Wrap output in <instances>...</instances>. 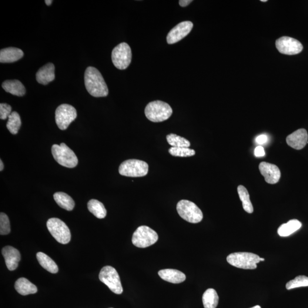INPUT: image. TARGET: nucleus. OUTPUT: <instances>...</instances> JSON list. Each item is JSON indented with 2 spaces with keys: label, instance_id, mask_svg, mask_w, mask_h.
Wrapping results in <instances>:
<instances>
[{
  "label": "nucleus",
  "instance_id": "nucleus-35",
  "mask_svg": "<svg viewBox=\"0 0 308 308\" xmlns=\"http://www.w3.org/2000/svg\"><path fill=\"white\" fill-rule=\"evenodd\" d=\"M268 136L266 135H260L256 138V142L259 145H264L268 141Z\"/></svg>",
  "mask_w": 308,
  "mask_h": 308
},
{
  "label": "nucleus",
  "instance_id": "nucleus-8",
  "mask_svg": "<svg viewBox=\"0 0 308 308\" xmlns=\"http://www.w3.org/2000/svg\"><path fill=\"white\" fill-rule=\"evenodd\" d=\"M47 228L54 238L59 243L66 244L71 240V233L66 224L58 218H51L47 222Z\"/></svg>",
  "mask_w": 308,
  "mask_h": 308
},
{
  "label": "nucleus",
  "instance_id": "nucleus-4",
  "mask_svg": "<svg viewBox=\"0 0 308 308\" xmlns=\"http://www.w3.org/2000/svg\"><path fill=\"white\" fill-rule=\"evenodd\" d=\"M52 153L57 162L62 166L74 168L78 165V160L75 153L65 143L53 145Z\"/></svg>",
  "mask_w": 308,
  "mask_h": 308
},
{
  "label": "nucleus",
  "instance_id": "nucleus-34",
  "mask_svg": "<svg viewBox=\"0 0 308 308\" xmlns=\"http://www.w3.org/2000/svg\"><path fill=\"white\" fill-rule=\"evenodd\" d=\"M265 155V151H264L263 147L259 146L256 147L255 150H254V155L256 157H263Z\"/></svg>",
  "mask_w": 308,
  "mask_h": 308
},
{
  "label": "nucleus",
  "instance_id": "nucleus-23",
  "mask_svg": "<svg viewBox=\"0 0 308 308\" xmlns=\"http://www.w3.org/2000/svg\"><path fill=\"white\" fill-rule=\"evenodd\" d=\"M37 259L40 265L43 269L52 273H57L58 272V267L56 263L49 256L43 252L37 253Z\"/></svg>",
  "mask_w": 308,
  "mask_h": 308
},
{
  "label": "nucleus",
  "instance_id": "nucleus-2",
  "mask_svg": "<svg viewBox=\"0 0 308 308\" xmlns=\"http://www.w3.org/2000/svg\"><path fill=\"white\" fill-rule=\"evenodd\" d=\"M147 118L153 122H161L168 119L173 115L171 106L161 100L151 102L145 110Z\"/></svg>",
  "mask_w": 308,
  "mask_h": 308
},
{
  "label": "nucleus",
  "instance_id": "nucleus-14",
  "mask_svg": "<svg viewBox=\"0 0 308 308\" xmlns=\"http://www.w3.org/2000/svg\"><path fill=\"white\" fill-rule=\"evenodd\" d=\"M259 169L267 183L274 185L279 182L281 173L279 167L277 166L263 162L260 163Z\"/></svg>",
  "mask_w": 308,
  "mask_h": 308
},
{
  "label": "nucleus",
  "instance_id": "nucleus-31",
  "mask_svg": "<svg viewBox=\"0 0 308 308\" xmlns=\"http://www.w3.org/2000/svg\"><path fill=\"white\" fill-rule=\"evenodd\" d=\"M304 287H308V277L303 275L297 276L286 284V289L288 290Z\"/></svg>",
  "mask_w": 308,
  "mask_h": 308
},
{
  "label": "nucleus",
  "instance_id": "nucleus-27",
  "mask_svg": "<svg viewBox=\"0 0 308 308\" xmlns=\"http://www.w3.org/2000/svg\"><path fill=\"white\" fill-rule=\"evenodd\" d=\"M237 192L240 200L242 202L244 210L248 213H252L253 212V207L250 202V194L246 187L242 185L239 186L237 187Z\"/></svg>",
  "mask_w": 308,
  "mask_h": 308
},
{
  "label": "nucleus",
  "instance_id": "nucleus-9",
  "mask_svg": "<svg viewBox=\"0 0 308 308\" xmlns=\"http://www.w3.org/2000/svg\"><path fill=\"white\" fill-rule=\"evenodd\" d=\"M99 279L106 284L113 292L120 294L123 292L121 281L118 272L111 266H105L100 270Z\"/></svg>",
  "mask_w": 308,
  "mask_h": 308
},
{
  "label": "nucleus",
  "instance_id": "nucleus-38",
  "mask_svg": "<svg viewBox=\"0 0 308 308\" xmlns=\"http://www.w3.org/2000/svg\"><path fill=\"white\" fill-rule=\"evenodd\" d=\"M45 2L47 5L50 6L52 4L53 1L52 0H45Z\"/></svg>",
  "mask_w": 308,
  "mask_h": 308
},
{
  "label": "nucleus",
  "instance_id": "nucleus-18",
  "mask_svg": "<svg viewBox=\"0 0 308 308\" xmlns=\"http://www.w3.org/2000/svg\"><path fill=\"white\" fill-rule=\"evenodd\" d=\"M23 56L22 50L13 47L2 49L0 51L1 63H12L19 61Z\"/></svg>",
  "mask_w": 308,
  "mask_h": 308
},
{
  "label": "nucleus",
  "instance_id": "nucleus-41",
  "mask_svg": "<svg viewBox=\"0 0 308 308\" xmlns=\"http://www.w3.org/2000/svg\"><path fill=\"white\" fill-rule=\"evenodd\" d=\"M261 1H262V2H267V0H261Z\"/></svg>",
  "mask_w": 308,
  "mask_h": 308
},
{
  "label": "nucleus",
  "instance_id": "nucleus-6",
  "mask_svg": "<svg viewBox=\"0 0 308 308\" xmlns=\"http://www.w3.org/2000/svg\"><path fill=\"white\" fill-rule=\"evenodd\" d=\"M148 172V164L138 159L125 160L119 167L120 175L127 177H143L146 176Z\"/></svg>",
  "mask_w": 308,
  "mask_h": 308
},
{
  "label": "nucleus",
  "instance_id": "nucleus-40",
  "mask_svg": "<svg viewBox=\"0 0 308 308\" xmlns=\"http://www.w3.org/2000/svg\"><path fill=\"white\" fill-rule=\"evenodd\" d=\"M260 262H264V260H265V259H263V258H261L260 257Z\"/></svg>",
  "mask_w": 308,
  "mask_h": 308
},
{
  "label": "nucleus",
  "instance_id": "nucleus-16",
  "mask_svg": "<svg viewBox=\"0 0 308 308\" xmlns=\"http://www.w3.org/2000/svg\"><path fill=\"white\" fill-rule=\"evenodd\" d=\"M2 254L8 269L9 270H16L21 260V254L19 251L12 246H6L3 248Z\"/></svg>",
  "mask_w": 308,
  "mask_h": 308
},
{
  "label": "nucleus",
  "instance_id": "nucleus-39",
  "mask_svg": "<svg viewBox=\"0 0 308 308\" xmlns=\"http://www.w3.org/2000/svg\"><path fill=\"white\" fill-rule=\"evenodd\" d=\"M250 308H261L260 306H256Z\"/></svg>",
  "mask_w": 308,
  "mask_h": 308
},
{
  "label": "nucleus",
  "instance_id": "nucleus-24",
  "mask_svg": "<svg viewBox=\"0 0 308 308\" xmlns=\"http://www.w3.org/2000/svg\"><path fill=\"white\" fill-rule=\"evenodd\" d=\"M54 199L59 207L67 211H72L75 206V201L66 193L56 192L54 194Z\"/></svg>",
  "mask_w": 308,
  "mask_h": 308
},
{
  "label": "nucleus",
  "instance_id": "nucleus-12",
  "mask_svg": "<svg viewBox=\"0 0 308 308\" xmlns=\"http://www.w3.org/2000/svg\"><path fill=\"white\" fill-rule=\"evenodd\" d=\"M276 48L281 54L295 55L302 52L303 46L296 39L282 37L276 41Z\"/></svg>",
  "mask_w": 308,
  "mask_h": 308
},
{
  "label": "nucleus",
  "instance_id": "nucleus-15",
  "mask_svg": "<svg viewBox=\"0 0 308 308\" xmlns=\"http://www.w3.org/2000/svg\"><path fill=\"white\" fill-rule=\"evenodd\" d=\"M308 139L307 130L301 129L296 130L287 137L286 142L290 147L296 150H301L306 146Z\"/></svg>",
  "mask_w": 308,
  "mask_h": 308
},
{
  "label": "nucleus",
  "instance_id": "nucleus-32",
  "mask_svg": "<svg viewBox=\"0 0 308 308\" xmlns=\"http://www.w3.org/2000/svg\"><path fill=\"white\" fill-rule=\"evenodd\" d=\"M11 232V226L9 217L5 213L0 214V234L1 235H8Z\"/></svg>",
  "mask_w": 308,
  "mask_h": 308
},
{
  "label": "nucleus",
  "instance_id": "nucleus-1",
  "mask_svg": "<svg viewBox=\"0 0 308 308\" xmlns=\"http://www.w3.org/2000/svg\"><path fill=\"white\" fill-rule=\"evenodd\" d=\"M85 85L90 95L95 97H105L109 95L108 86L98 70L89 66L85 73Z\"/></svg>",
  "mask_w": 308,
  "mask_h": 308
},
{
  "label": "nucleus",
  "instance_id": "nucleus-11",
  "mask_svg": "<svg viewBox=\"0 0 308 308\" xmlns=\"http://www.w3.org/2000/svg\"><path fill=\"white\" fill-rule=\"evenodd\" d=\"M77 116V111L73 106L68 104H62L58 107L56 111V122L58 128L65 130Z\"/></svg>",
  "mask_w": 308,
  "mask_h": 308
},
{
  "label": "nucleus",
  "instance_id": "nucleus-21",
  "mask_svg": "<svg viewBox=\"0 0 308 308\" xmlns=\"http://www.w3.org/2000/svg\"><path fill=\"white\" fill-rule=\"evenodd\" d=\"M15 287L17 292L22 296L38 292V288L24 277L19 278L17 280Z\"/></svg>",
  "mask_w": 308,
  "mask_h": 308
},
{
  "label": "nucleus",
  "instance_id": "nucleus-20",
  "mask_svg": "<svg viewBox=\"0 0 308 308\" xmlns=\"http://www.w3.org/2000/svg\"><path fill=\"white\" fill-rule=\"evenodd\" d=\"M2 87L5 92L12 95L22 96L25 95V86L19 80H7L2 83Z\"/></svg>",
  "mask_w": 308,
  "mask_h": 308
},
{
  "label": "nucleus",
  "instance_id": "nucleus-22",
  "mask_svg": "<svg viewBox=\"0 0 308 308\" xmlns=\"http://www.w3.org/2000/svg\"><path fill=\"white\" fill-rule=\"evenodd\" d=\"M302 226L300 221L296 219L290 220L289 222L283 224L277 230L278 234L281 237H287L292 235L299 230Z\"/></svg>",
  "mask_w": 308,
  "mask_h": 308
},
{
  "label": "nucleus",
  "instance_id": "nucleus-17",
  "mask_svg": "<svg viewBox=\"0 0 308 308\" xmlns=\"http://www.w3.org/2000/svg\"><path fill=\"white\" fill-rule=\"evenodd\" d=\"M55 67L52 63H47L36 73V79L40 84L48 85L55 79Z\"/></svg>",
  "mask_w": 308,
  "mask_h": 308
},
{
  "label": "nucleus",
  "instance_id": "nucleus-36",
  "mask_svg": "<svg viewBox=\"0 0 308 308\" xmlns=\"http://www.w3.org/2000/svg\"><path fill=\"white\" fill-rule=\"evenodd\" d=\"M192 0H180L179 1V5L182 7H186L187 5H189L191 2H192Z\"/></svg>",
  "mask_w": 308,
  "mask_h": 308
},
{
  "label": "nucleus",
  "instance_id": "nucleus-26",
  "mask_svg": "<svg viewBox=\"0 0 308 308\" xmlns=\"http://www.w3.org/2000/svg\"><path fill=\"white\" fill-rule=\"evenodd\" d=\"M88 210L97 218L103 219L106 216L107 211L104 205L99 201L92 199L88 204Z\"/></svg>",
  "mask_w": 308,
  "mask_h": 308
},
{
  "label": "nucleus",
  "instance_id": "nucleus-3",
  "mask_svg": "<svg viewBox=\"0 0 308 308\" xmlns=\"http://www.w3.org/2000/svg\"><path fill=\"white\" fill-rule=\"evenodd\" d=\"M260 257L250 252H235L229 254L227 262L231 266L243 270H254L260 262Z\"/></svg>",
  "mask_w": 308,
  "mask_h": 308
},
{
  "label": "nucleus",
  "instance_id": "nucleus-29",
  "mask_svg": "<svg viewBox=\"0 0 308 308\" xmlns=\"http://www.w3.org/2000/svg\"><path fill=\"white\" fill-rule=\"evenodd\" d=\"M167 142L172 147H187L189 148L191 143L188 140L183 137L174 135V134H170L166 136Z\"/></svg>",
  "mask_w": 308,
  "mask_h": 308
},
{
  "label": "nucleus",
  "instance_id": "nucleus-33",
  "mask_svg": "<svg viewBox=\"0 0 308 308\" xmlns=\"http://www.w3.org/2000/svg\"><path fill=\"white\" fill-rule=\"evenodd\" d=\"M12 107L6 103L0 104V118L5 120L12 114Z\"/></svg>",
  "mask_w": 308,
  "mask_h": 308
},
{
  "label": "nucleus",
  "instance_id": "nucleus-30",
  "mask_svg": "<svg viewBox=\"0 0 308 308\" xmlns=\"http://www.w3.org/2000/svg\"><path fill=\"white\" fill-rule=\"evenodd\" d=\"M169 153L173 156L189 157L195 155V150L187 147H171Z\"/></svg>",
  "mask_w": 308,
  "mask_h": 308
},
{
  "label": "nucleus",
  "instance_id": "nucleus-7",
  "mask_svg": "<svg viewBox=\"0 0 308 308\" xmlns=\"http://www.w3.org/2000/svg\"><path fill=\"white\" fill-rule=\"evenodd\" d=\"M158 238V234L155 231L149 227L142 226L139 227L134 233L132 242L136 247L144 249L153 245Z\"/></svg>",
  "mask_w": 308,
  "mask_h": 308
},
{
  "label": "nucleus",
  "instance_id": "nucleus-19",
  "mask_svg": "<svg viewBox=\"0 0 308 308\" xmlns=\"http://www.w3.org/2000/svg\"><path fill=\"white\" fill-rule=\"evenodd\" d=\"M158 274L163 280L173 284L181 283L186 279L185 273L176 270L166 269L160 270L159 271Z\"/></svg>",
  "mask_w": 308,
  "mask_h": 308
},
{
  "label": "nucleus",
  "instance_id": "nucleus-13",
  "mask_svg": "<svg viewBox=\"0 0 308 308\" xmlns=\"http://www.w3.org/2000/svg\"><path fill=\"white\" fill-rule=\"evenodd\" d=\"M193 28L191 21H183L179 23L171 30L167 36V42L169 44L178 42L189 34Z\"/></svg>",
  "mask_w": 308,
  "mask_h": 308
},
{
  "label": "nucleus",
  "instance_id": "nucleus-5",
  "mask_svg": "<svg viewBox=\"0 0 308 308\" xmlns=\"http://www.w3.org/2000/svg\"><path fill=\"white\" fill-rule=\"evenodd\" d=\"M176 210L182 219L191 223H198L202 220V211L191 201L182 200L177 204Z\"/></svg>",
  "mask_w": 308,
  "mask_h": 308
},
{
  "label": "nucleus",
  "instance_id": "nucleus-10",
  "mask_svg": "<svg viewBox=\"0 0 308 308\" xmlns=\"http://www.w3.org/2000/svg\"><path fill=\"white\" fill-rule=\"evenodd\" d=\"M132 58V50L126 42L120 43L113 49L112 59L114 65L119 70L128 68Z\"/></svg>",
  "mask_w": 308,
  "mask_h": 308
},
{
  "label": "nucleus",
  "instance_id": "nucleus-28",
  "mask_svg": "<svg viewBox=\"0 0 308 308\" xmlns=\"http://www.w3.org/2000/svg\"><path fill=\"white\" fill-rule=\"evenodd\" d=\"M21 126V120L18 113L16 112H12L9 116L8 122L6 124V127H7L9 131L12 135H16L18 133Z\"/></svg>",
  "mask_w": 308,
  "mask_h": 308
},
{
  "label": "nucleus",
  "instance_id": "nucleus-37",
  "mask_svg": "<svg viewBox=\"0 0 308 308\" xmlns=\"http://www.w3.org/2000/svg\"><path fill=\"white\" fill-rule=\"evenodd\" d=\"M4 163H3L2 160H0V171L1 172L4 169Z\"/></svg>",
  "mask_w": 308,
  "mask_h": 308
},
{
  "label": "nucleus",
  "instance_id": "nucleus-25",
  "mask_svg": "<svg viewBox=\"0 0 308 308\" xmlns=\"http://www.w3.org/2000/svg\"><path fill=\"white\" fill-rule=\"evenodd\" d=\"M202 300L204 308H216L219 303V296L212 289H208L204 293Z\"/></svg>",
  "mask_w": 308,
  "mask_h": 308
}]
</instances>
